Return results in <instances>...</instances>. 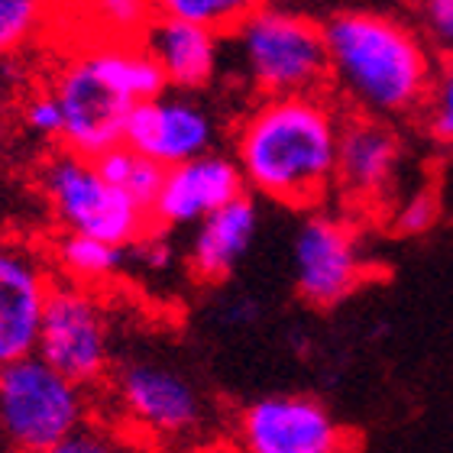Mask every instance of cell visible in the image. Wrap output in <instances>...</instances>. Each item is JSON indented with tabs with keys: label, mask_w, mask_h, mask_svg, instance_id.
Returning a JSON list of instances; mask_svg holds the SVG:
<instances>
[{
	"label": "cell",
	"mask_w": 453,
	"mask_h": 453,
	"mask_svg": "<svg viewBox=\"0 0 453 453\" xmlns=\"http://www.w3.org/2000/svg\"><path fill=\"white\" fill-rule=\"evenodd\" d=\"M343 117L327 95L259 97L234 130L246 188L285 208H318L337 181Z\"/></svg>",
	"instance_id": "6da1fadb"
},
{
	"label": "cell",
	"mask_w": 453,
	"mask_h": 453,
	"mask_svg": "<svg viewBox=\"0 0 453 453\" xmlns=\"http://www.w3.org/2000/svg\"><path fill=\"white\" fill-rule=\"evenodd\" d=\"M331 88L357 117L395 120L427 107L437 62L415 23L382 10H337L324 19Z\"/></svg>",
	"instance_id": "7a4b0ae2"
},
{
	"label": "cell",
	"mask_w": 453,
	"mask_h": 453,
	"mask_svg": "<svg viewBox=\"0 0 453 453\" xmlns=\"http://www.w3.org/2000/svg\"><path fill=\"white\" fill-rule=\"evenodd\" d=\"M52 95L62 107V150L97 159L123 146L133 107L169 91L159 65L140 39L97 42L62 62L52 78Z\"/></svg>",
	"instance_id": "3957f363"
},
{
	"label": "cell",
	"mask_w": 453,
	"mask_h": 453,
	"mask_svg": "<svg viewBox=\"0 0 453 453\" xmlns=\"http://www.w3.org/2000/svg\"><path fill=\"white\" fill-rule=\"evenodd\" d=\"M230 46L259 97H308L331 88L324 19L282 7H250L230 33Z\"/></svg>",
	"instance_id": "277c9868"
},
{
	"label": "cell",
	"mask_w": 453,
	"mask_h": 453,
	"mask_svg": "<svg viewBox=\"0 0 453 453\" xmlns=\"http://www.w3.org/2000/svg\"><path fill=\"white\" fill-rule=\"evenodd\" d=\"M91 392L36 353L0 369V453H42L88 427Z\"/></svg>",
	"instance_id": "5b68a950"
},
{
	"label": "cell",
	"mask_w": 453,
	"mask_h": 453,
	"mask_svg": "<svg viewBox=\"0 0 453 453\" xmlns=\"http://www.w3.org/2000/svg\"><path fill=\"white\" fill-rule=\"evenodd\" d=\"M42 191L62 234L91 236L130 250L152 230L150 208L101 175L95 159L78 152H56L42 169Z\"/></svg>",
	"instance_id": "8992f818"
},
{
	"label": "cell",
	"mask_w": 453,
	"mask_h": 453,
	"mask_svg": "<svg viewBox=\"0 0 453 453\" xmlns=\"http://www.w3.org/2000/svg\"><path fill=\"white\" fill-rule=\"evenodd\" d=\"M36 357L88 392L111 379L113 324L97 288L56 279L39 327Z\"/></svg>",
	"instance_id": "52a82bcc"
},
{
	"label": "cell",
	"mask_w": 453,
	"mask_h": 453,
	"mask_svg": "<svg viewBox=\"0 0 453 453\" xmlns=\"http://www.w3.org/2000/svg\"><path fill=\"white\" fill-rule=\"evenodd\" d=\"M111 388L120 415L156 441H185L204 425L201 388L165 359H127L111 372Z\"/></svg>",
	"instance_id": "ba28073f"
},
{
	"label": "cell",
	"mask_w": 453,
	"mask_h": 453,
	"mask_svg": "<svg viewBox=\"0 0 453 453\" xmlns=\"http://www.w3.org/2000/svg\"><path fill=\"white\" fill-rule=\"evenodd\" d=\"M366 256L353 224L314 211L292 236V282L311 308H337L366 282Z\"/></svg>",
	"instance_id": "9c48e42d"
},
{
	"label": "cell",
	"mask_w": 453,
	"mask_h": 453,
	"mask_svg": "<svg viewBox=\"0 0 453 453\" xmlns=\"http://www.w3.org/2000/svg\"><path fill=\"white\" fill-rule=\"evenodd\" d=\"M243 453H347V431L321 398L273 392L236 418Z\"/></svg>",
	"instance_id": "30bf717a"
},
{
	"label": "cell",
	"mask_w": 453,
	"mask_h": 453,
	"mask_svg": "<svg viewBox=\"0 0 453 453\" xmlns=\"http://www.w3.org/2000/svg\"><path fill=\"white\" fill-rule=\"evenodd\" d=\"M214 140H218L214 111L181 91H162L159 97L133 107L123 133V142L156 162L162 172L214 152Z\"/></svg>",
	"instance_id": "8fae6325"
},
{
	"label": "cell",
	"mask_w": 453,
	"mask_h": 453,
	"mask_svg": "<svg viewBox=\"0 0 453 453\" xmlns=\"http://www.w3.org/2000/svg\"><path fill=\"white\" fill-rule=\"evenodd\" d=\"M56 279L29 246L0 240V369L36 353Z\"/></svg>",
	"instance_id": "7c38bea8"
},
{
	"label": "cell",
	"mask_w": 453,
	"mask_h": 453,
	"mask_svg": "<svg viewBox=\"0 0 453 453\" xmlns=\"http://www.w3.org/2000/svg\"><path fill=\"white\" fill-rule=\"evenodd\" d=\"M243 195L246 181L236 159L214 150L162 175V188L152 201V226L165 234L195 230L201 220H208L211 214H218Z\"/></svg>",
	"instance_id": "4fadbf2b"
},
{
	"label": "cell",
	"mask_w": 453,
	"mask_h": 453,
	"mask_svg": "<svg viewBox=\"0 0 453 453\" xmlns=\"http://www.w3.org/2000/svg\"><path fill=\"white\" fill-rule=\"evenodd\" d=\"M398 159H402V140L392 130V123L372 120V117H343L337 150V181L334 188L353 204L379 201L395 179Z\"/></svg>",
	"instance_id": "5bb4252c"
},
{
	"label": "cell",
	"mask_w": 453,
	"mask_h": 453,
	"mask_svg": "<svg viewBox=\"0 0 453 453\" xmlns=\"http://www.w3.org/2000/svg\"><path fill=\"white\" fill-rule=\"evenodd\" d=\"M142 49L159 65L162 78L172 91L191 95L198 88L211 85L224 62V36L204 27H195L188 19H179L156 10L150 27L140 36Z\"/></svg>",
	"instance_id": "9a60e30c"
},
{
	"label": "cell",
	"mask_w": 453,
	"mask_h": 453,
	"mask_svg": "<svg viewBox=\"0 0 453 453\" xmlns=\"http://www.w3.org/2000/svg\"><path fill=\"white\" fill-rule=\"evenodd\" d=\"M259 236V208L250 195L201 220L188 236V269L211 285L226 282L243 263Z\"/></svg>",
	"instance_id": "2e32d148"
},
{
	"label": "cell",
	"mask_w": 453,
	"mask_h": 453,
	"mask_svg": "<svg viewBox=\"0 0 453 453\" xmlns=\"http://www.w3.org/2000/svg\"><path fill=\"white\" fill-rule=\"evenodd\" d=\"M52 263H56L62 282L97 288V285L111 282L127 269L130 250L101 243V240H91V236L62 234L58 243L52 246Z\"/></svg>",
	"instance_id": "e0dca14e"
},
{
	"label": "cell",
	"mask_w": 453,
	"mask_h": 453,
	"mask_svg": "<svg viewBox=\"0 0 453 453\" xmlns=\"http://www.w3.org/2000/svg\"><path fill=\"white\" fill-rule=\"evenodd\" d=\"M95 162H97V169H101V175H104L111 185L127 191L133 201H140L142 208H150V214H152V201L159 195L162 175H165L156 162H150L146 156L130 150L127 142L117 146V150L104 152V156H97Z\"/></svg>",
	"instance_id": "ac0fdd59"
},
{
	"label": "cell",
	"mask_w": 453,
	"mask_h": 453,
	"mask_svg": "<svg viewBox=\"0 0 453 453\" xmlns=\"http://www.w3.org/2000/svg\"><path fill=\"white\" fill-rule=\"evenodd\" d=\"M159 10H165V13L179 19H188L195 27L211 29V33L230 36L236 23L250 13V4H240V0H169Z\"/></svg>",
	"instance_id": "d6986e66"
},
{
	"label": "cell",
	"mask_w": 453,
	"mask_h": 453,
	"mask_svg": "<svg viewBox=\"0 0 453 453\" xmlns=\"http://www.w3.org/2000/svg\"><path fill=\"white\" fill-rule=\"evenodd\" d=\"M46 10L36 0H0V56L27 46L46 23Z\"/></svg>",
	"instance_id": "ffe728a7"
},
{
	"label": "cell",
	"mask_w": 453,
	"mask_h": 453,
	"mask_svg": "<svg viewBox=\"0 0 453 453\" xmlns=\"http://www.w3.org/2000/svg\"><path fill=\"white\" fill-rule=\"evenodd\" d=\"M427 127L441 142L453 146V52L444 56V62L437 65L434 88L427 97Z\"/></svg>",
	"instance_id": "44dd1931"
},
{
	"label": "cell",
	"mask_w": 453,
	"mask_h": 453,
	"mask_svg": "<svg viewBox=\"0 0 453 453\" xmlns=\"http://www.w3.org/2000/svg\"><path fill=\"white\" fill-rule=\"evenodd\" d=\"M23 123H27L29 133H36L42 140H58L62 142V130H65V120H62V107H58V97L52 95V88H42V91H33L23 104Z\"/></svg>",
	"instance_id": "7402d4cb"
},
{
	"label": "cell",
	"mask_w": 453,
	"mask_h": 453,
	"mask_svg": "<svg viewBox=\"0 0 453 453\" xmlns=\"http://www.w3.org/2000/svg\"><path fill=\"white\" fill-rule=\"evenodd\" d=\"M418 33L431 49H441L444 56L453 52V0H427L418 7Z\"/></svg>",
	"instance_id": "603a6c76"
},
{
	"label": "cell",
	"mask_w": 453,
	"mask_h": 453,
	"mask_svg": "<svg viewBox=\"0 0 453 453\" xmlns=\"http://www.w3.org/2000/svg\"><path fill=\"white\" fill-rule=\"evenodd\" d=\"M97 17L104 19L117 39H140L142 29L150 27L152 10L136 0H107L97 7Z\"/></svg>",
	"instance_id": "cb8c5ba5"
},
{
	"label": "cell",
	"mask_w": 453,
	"mask_h": 453,
	"mask_svg": "<svg viewBox=\"0 0 453 453\" xmlns=\"http://www.w3.org/2000/svg\"><path fill=\"white\" fill-rule=\"evenodd\" d=\"M437 220V198L431 191H415L411 198L398 208L395 230L398 234H425Z\"/></svg>",
	"instance_id": "d4e9b609"
},
{
	"label": "cell",
	"mask_w": 453,
	"mask_h": 453,
	"mask_svg": "<svg viewBox=\"0 0 453 453\" xmlns=\"http://www.w3.org/2000/svg\"><path fill=\"white\" fill-rule=\"evenodd\" d=\"M42 453H127V450H123V444L111 431L88 425V427H81L78 434L65 437L62 444L49 447V450H42Z\"/></svg>",
	"instance_id": "484cf974"
}]
</instances>
